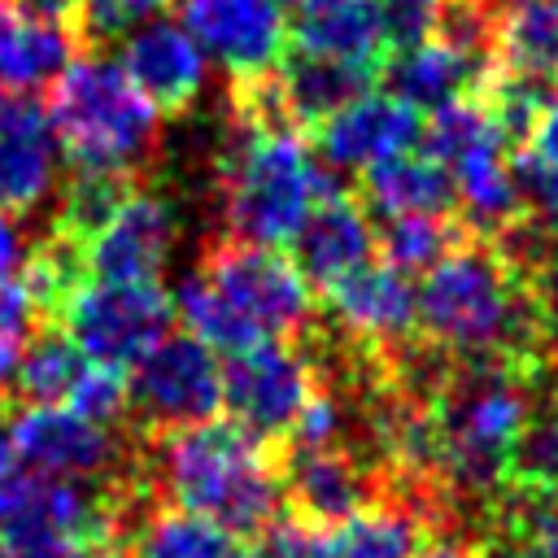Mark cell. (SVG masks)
<instances>
[{
    "label": "cell",
    "instance_id": "cell-1",
    "mask_svg": "<svg viewBox=\"0 0 558 558\" xmlns=\"http://www.w3.org/2000/svg\"><path fill=\"white\" fill-rule=\"evenodd\" d=\"M414 305L418 336L453 357H514L554 371L536 288L493 240H462L423 275Z\"/></svg>",
    "mask_w": 558,
    "mask_h": 558
},
{
    "label": "cell",
    "instance_id": "cell-2",
    "mask_svg": "<svg viewBox=\"0 0 558 558\" xmlns=\"http://www.w3.org/2000/svg\"><path fill=\"white\" fill-rule=\"evenodd\" d=\"M140 475L144 488L161 497V506L201 514L235 541L257 536L283 519L279 449L253 440L235 423L209 418L148 436Z\"/></svg>",
    "mask_w": 558,
    "mask_h": 558
},
{
    "label": "cell",
    "instance_id": "cell-3",
    "mask_svg": "<svg viewBox=\"0 0 558 558\" xmlns=\"http://www.w3.org/2000/svg\"><path fill=\"white\" fill-rule=\"evenodd\" d=\"M549 371L514 357H453L432 397L436 423V484L453 497L493 501L527 427L532 401Z\"/></svg>",
    "mask_w": 558,
    "mask_h": 558
},
{
    "label": "cell",
    "instance_id": "cell-4",
    "mask_svg": "<svg viewBox=\"0 0 558 558\" xmlns=\"http://www.w3.org/2000/svg\"><path fill=\"white\" fill-rule=\"evenodd\" d=\"M214 187L222 205L227 235L248 244H292L318 196L349 192L323 161L310 157L305 135H253L235 122L214 148Z\"/></svg>",
    "mask_w": 558,
    "mask_h": 558
},
{
    "label": "cell",
    "instance_id": "cell-5",
    "mask_svg": "<svg viewBox=\"0 0 558 558\" xmlns=\"http://www.w3.org/2000/svg\"><path fill=\"white\" fill-rule=\"evenodd\" d=\"M44 118L74 170L144 174L161 144V113L105 52H78L44 87Z\"/></svg>",
    "mask_w": 558,
    "mask_h": 558
},
{
    "label": "cell",
    "instance_id": "cell-6",
    "mask_svg": "<svg viewBox=\"0 0 558 558\" xmlns=\"http://www.w3.org/2000/svg\"><path fill=\"white\" fill-rule=\"evenodd\" d=\"M205 283H214L240 314H248L270 340H305L318 323V301L292 257L266 244H248L235 235H209L201 248Z\"/></svg>",
    "mask_w": 558,
    "mask_h": 558
},
{
    "label": "cell",
    "instance_id": "cell-7",
    "mask_svg": "<svg viewBox=\"0 0 558 558\" xmlns=\"http://www.w3.org/2000/svg\"><path fill=\"white\" fill-rule=\"evenodd\" d=\"M9 458L26 475L48 480H87V484H122L140 480V462L131 466L126 436L118 427H100L65 405H22L9 423Z\"/></svg>",
    "mask_w": 558,
    "mask_h": 558
},
{
    "label": "cell",
    "instance_id": "cell-8",
    "mask_svg": "<svg viewBox=\"0 0 558 558\" xmlns=\"http://www.w3.org/2000/svg\"><path fill=\"white\" fill-rule=\"evenodd\" d=\"M174 323V296L161 283H83L61 314V327L100 366L131 371Z\"/></svg>",
    "mask_w": 558,
    "mask_h": 558
},
{
    "label": "cell",
    "instance_id": "cell-9",
    "mask_svg": "<svg viewBox=\"0 0 558 558\" xmlns=\"http://www.w3.org/2000/svg\"><path fill=\"white\" fill-rule=\"evenodd\" d=\"M314 388V362L292 340H262L222 362V405L231 423L270 449L288 440Z\"/></svg>",
    "mask_w": 558,
    "mask_h": 558
},
{
    "label": "cell",
    "instance_id": "cell-10",
    "mask_svg": "<svg viewBox=\"0 0 558 558\" xmlns=\"http://www.w3.org/2000/svg\"><path fill=\"white\" fill-rule=\"evenodd\" d=\"M135 432L161 436L192 423H209L222 405V366L192 336H166L144 362L126 371Z\"/></svg>",
    "mask_w": 558,
    "mask_h": 558
},
{
    "label": "cell",
    "instance_id": "cell-11",
    "mask_svg": "<svg viewBox=\"0 0 558 558\" xmlns=\"http://www.w3.org/2000/svg\"><path fill=\"white\" fill-rule=\"evenodd\" d=\"M279 475H283V506L292 519L314 527H344L353 514L375 506L379 493V466L357 453L353 445H327V449H279Z\"/></svg>",
    "mask_w": 558,
    "mask_h": 558
},
{
    "label": "cell",
    "instance_id": "cell-12",
    "mask_svg": "<svg viewBox=\"0 0 558 558\" xmlns=\"http://www.w3.org/2000/svg\"><path fill=\"white\" fill-rule=\"evenodd\" d=\"M179 26L227 78L279 70L288 57V9L279 0H179Z\"/></svg>",
    "mask_w": 558,
    "mask_h": 558
},
{
    "label": "cell",
    "instance_id": "cell-13",
    "mask_svg": "<svg viewBox=\"0 0 558 558\" xmlns=\"http://www.w3.org/2000/svg\"><path fill=\"white\" fill-rule=\"evenodd\" d=\"M179 235L174 205L148 183L122 205V214L83 248L87 283H157Z\"/></svg>",
    "mask_w": 558,
    "mask_h": 558
},
{
    "label": "cell",
    "instance_id": "cell-14",
    "mask_svg": "<svg viewBox=\"0 0 558 558\" xmlns=\"http://www.w3.org/2000/svg\"><path fill=\"white\" fill-rule=\"evenodd\" d=\"M323 166L336 170H371L388 157H401L423 144V113L397 100L392 92H366L340 113H331L323 126L310 131Z\"/></svg>",
    "mask_w": 558,
    "mask_h": 558
},
{
    "label": "cell",
    "instance_id": "cell-15",
    "mask_svg": "<svg viewBox=\"0 0 558 558\" xmlns=\"http://www.w3.org/2000/svg\"><path fill=\"white\" fill-rule=\"evenodd\" d=\"M318 296H323L327 323L371 349H388L418 331V305H414L410 275L392 270L379 257H371L366 266H357L353 275H344Z\"/></svg>",
    "mask_w": 558,
    "mask_h": 558
},
{
    "label": "cell",
    "instance_id": "cell-16",
    "mask_svg": "<svg viewBox=\"0 0 558 558\" xmlns=\"http://www.w3.org/2000/svg\"><path fill=\"white\" fill-rule=\"evenodd\" d=\"M371 257H379L375 227H371V214L357 205L353 187L336 196H318L301 231L292 235V266L301 270L310 292H327Z\"/></svg>",
    "mask_w": 558,
    "mask_h": 558
},
{
    "label": "cell",
    "instance_id": "cell-17",
    "mask_svg": "<svg viewBox=\"0 0 558 558\" xmlns=\"http://www.w3.org/2000/svg\"><path fill=\"white\" fill-rule=\"evenodd\" d=\"M57 183V135L44 105L0 92V214L17 218L48 201Z\"/></svg>",
    "mask_w": 558,
    "mask_h": 558
},
{
    "label": "cell",
    "instance_id": "cell-18",
    "mask_svg": "<svg viewBox=\"0 0 558 558\" xmlns=\"http://www.w3.org/2000/svg\"><path fill=\"white\" fill-rule=\"evenodd\" d=\"M288 48L375 70L392 61L384 39L379 0H288Z\"/></svg>",
    "mask_w": 558,
    "mask_h": 558
},
{
    "label": "cell",
    "instance_id": "cell-19",
    "mask_svg": "<svg viewBox=\"0 0 558 558\" xmlns=\"http://www.w3.org/2000/svg\"><path fill=\"white\" fill-rule=\"evenodd\" d=\"M118 65L144 92V100L166 118H183L205 83V52L192 44V35L179 22H161V17L144 22L126 39Z\"/></svg>",
    "mask_w": 558,
    "mask_h": 558
},
{
    "label": "cell",
    "instance_id": "cell-20",
    "mask_svg": "<svg viewBox=\"0 0 558 558\" xmlns=\"http://www.w3.org/2000/svg\"><path fill=\"white\" fill-rule=\"evenodd\" d=\"M488 57H475V52H462L445 39H423L418 48H405L397 52L388 65H384V78L392 87L397 100H405L410 109L418 113H436L445 109L449 100H462V96H475L484 74H488Z\"/></svg>",
    "mask_w": 558,
    "mask_h": 558
},
{
    "label": "cell",
    "instance_id": "cell-21",
    "mask_svg": "<svg viewBox=\"0 0 558 558\" xmlns=\"http://www.w3.org/2000/svg\"><path fill=\"white\" fill-rule=\"evenodd\" d=\"M353 196L366 214L414 218V214H458L453 174L427 153L388 157L353 179Z\"/></svg>",
    "mask_w": 558,
    "mask_h": 558
},
{
    "label": "cell",
    "instance_id": "cell-22",
    "mask_svg": "<svg viewBox=\"0 0 558 558\" xmlns=\"http://www.w3.org/2000/svg\"><path fill=\"white\" fill-rule=\"evenodd\" d=\"M375 83H379L375 70H362V65H349V61L310 57V52H296V48H288V57L279 61V92H283L288 118H292V126L301 135H310L331 113H340L344 105L366 96Z\"/></svg>",
    "mask_w": 558,
    "mask_h": 558
},
{
    "label": "cell",
    "instance_id": "cell-23",
    "mask_svg": "<svg viewBox=\"0 0 558 558\" xmlns=\"http://www.w3.org/2000/svg\"><path fill=\"white\" fill-rule=\"evenodd\" d=\"M74 57L78 48L70 26L35 22L0 0V92L31 96L35 87H48Z\"/></svg>",
    "mask_w": 558,
    "mask_h": 558
},
{
    "label": "cell",
    "instance_id": "cell-24",
    "mask_svg": "<svg viewBox=\"0 0 558 558\" xmlns=\"http://www.w3.org/2000/svg\"><path fill=\"white\" fill-rule=\"evenodd\" d=\"M240 554L244 545L231 532L174 506L140 510L122 545V558H240Z\"/></svg>",
    "mask_w": 558,
    "mask_h": 558
},
{
    "label": "cell",
    "instance_id": "cell-25",
    "mask_svg": "<svg viewBox=\"0 0 558 558\" xmlns=\"http://www.w3.org/2000/svg\"><path fill=\"white\" fill-rule=\"evenodd\" d=\"M140 187H144V174L135 170H74L57 196L52 231L87 248Z\"/></svg>",
    "mask_w": 558,
    "mask_h": 558
},
{
    "label": "cell",
    "instance_id": "cell-26",
    "mask_svg": "<svg viewBox=\"0 0 558 558\" xmlns=\"http://www.w3.org/2000/svg\"><path fill=\"white\" fill-rule=\"evenodd\" d=\"M493 65L558 83V0H519L497 17Z\"/></svg>",
    "mask_w": 558,
    "mask_h": 558
},
{
    "label": "cell",
    "instance_id": "cell-27",
    "mask_svg": "<svg viewBox=\"0 0 558 558\" xmlns=\"http://www.w3.org/2000/svg\"><path fill=\"white\" fill-rule=\"evenodd\" d=\"M488 558H558V501L506 484L493 497V523L484 541Z\"/></svg>",
    "mask_w": 558,
    "mask_h": 558
},
{
    "label": "cell",
    "instance_id": "cell-28",
    "mask_svg": "<svg viewBox=\"0 0 558 558\" xmlns=\"http://www.w3.org/2000/svg\"><path fill=\"white\" fill-rule=\"evenodd\" d=\"M87 362L92 357H83V349L70 340V331L61 323H39V331L22 349V362L9 379L13 397L22 405H65V397L78 384Z\"/></svg>",
    "mask_w": 558,
    "mask_h": 558
},
{
    "label": "cell",
    "instance_id": "cell-29",
    "mask_svg": "<svg viewBox=\"0 0 558 558\" xmlns=\"http://www.w3.org/2000/svg\"><path fill=\"white\" fill-rule=\"evenodd\" d=\"M423 532V510L410 497H379L362 514H353L344 527H336L340 558H414Z\"/></svg>",
    "mask_w": 558,
    "mask_h": 558
},
{
    "label": "cell",
    "instance_id": "cell-30",
    "mask_svg": "<svg viewBox=\"0 0 558 558\" xmlns=\"http://www.w3.org/2000/svg\"><path fill=\"white\" fill-rule=\"evenodd\" d=\"M174 318L187 327L192 340H201L209 353L218 349V353H227V357H235V353H244V349L270 340L248 314H240V310H235L214 283H205L196 270H192V275L179 283V292H174Z\"/></svg>",
    "mask_w": 558,
    "mask_h": 558
},
{
    "label": "cell",
    "instance_id": "cell-31",
    "mask_svg": "<svg viewBox=\"0 0 558 558\" xmlns=\"http://www.w3.org/2000/svg\"><path fill=\"white\" fill-rule=\"evenodd\" d=\"M471 231L458 214H414V218H388L375 231V253L401 275H427L436 262H445Z\"/></svg>",
    "mask_w": 558,
    "mask_h": 558
},
{
    "label": "cell",
    "instance_id": "cell-32",
    "mask_svg": "<svg viewBox=\"0 0 558 558\" xmlns=\"http://www.w3.org/2000/svg\"><path fill=\"white\" fill-rule=\"evenodd\" d=\"M506 484L536 493L545 501H558V388L536 392Z\"/></svg>",
    "mask_w": 558,
    "mask_h": 558
},
{
    "label": "cell",
    "instance_id": "cell-33",
    "mask_svg": "<svg viewBox=\"0 0 558 558\" xmlns=\"http://www.w3.org/2000/svg\"><path fill=\"white\" fill-rule=\"evenodd\" d=\"M488 140H501V131L493 126L488 109L475 100V96H462V100H449L445 109L432 113V122H423V153L432 161H440L445 170H453L466 153H475L480 144ZM510 148V144H506Z\"/></svg>",
    "mask_w": 558,
    "mask_h": 558
},
{
    "label": "cell",
    "instance_id": "cell-34",
    "mask_svg": "<svg viewBox=\"0 0 558 558\" xmlns=\"http://www.w3.org/2000/svg\"><path fill=\"white\" fill-rule=\"evenodd\" d=\"M166 4H174V0H74L65 26H70L78 52H105L109 44L135 35Z\"/></svg>",
    "mask_w": 558,
    "mask_h": 558
},
{
    "label": "cell",
    "instance_id": "cell-35",
    "mask_svg": "<svg viewBox=\"0 0 558 558\" xmlns=\"http://www.w3.org/2000/svg\"><path fill=\"white\" fill-rule=\"evenodd\" d=\"M65 410L100 423V427H118L122 418H131V388H126V371L118 366H100L87 362L78 384L65 397Z\"/></svg>",
    "mask_w": 558,
    "mask_h": 558
},
{
    "label": "cell",
    "instance_id": "cell-36",
    "mask_svg": "<svg viewBox=\"0 0 558 558\" xmlns=\"http://www.w3.org/2000/svg\"><path fill=\"white\" fill-rule=\"evenodd\" d=\"M510 179H514L523 218L545 227V231H558V166L536 157L532 148H514L510 153Z\"/></svg>",
    "mask_w": 558,
    "mask_h": 558
},
{
    "label": "cell",
    "instance_id": "cell-37",
    "mask_svg": "<svg viewBox=\"0 0 558 558\" xmlns=\"http://www.w3.org/2000/svg\"><path fill=\"white\" fill-rule=\"evenodd\" d=\"M240 558H340V549H336V532L288 514V519H275L266 532H257Z\"/></svg>",
    "mask_w": 558,
    "mask_h": 558
},
{
    "label": "cell",
    "instance_id": "cell-38",
    "mask_svg": "<svg viewBox=\"0 0 558 558\" xmlns=\"http://www.w3.org/2000/svg\"><path fill=\"white\" fill-rule=\"evenodd\" d=\"M39 310L31 305L26 288L17 279L0 283V384L13 379L17 362H22V349L31 344V336L39 331Z\"/></svg>",
    "mask_w": 558,
    "mask_h": 558
},
{
    "label": "cell",
    "instance_id": "cell-39",
    "mask_svg": "<svg viewBox=\"0 0 558 558\" xmlns=\"http://www.w3.org/2000/svg\"><path fill=\"white\" fill-rule=\"evenodd\" d=\"M379 22H384V39L397 57L436 35L440 0H379Z\"/></svg>",
    "mask_w": 558,
    "mask_h": 558
},
{
    "label": "cell",
    "instance_id": "cell-40",
    "mask_svg": "<svg viewBox=\"0 0 558 558\" xmlns=\"http://www.w3.org/2000/svg\"><path fill=\"white\" fill-rule=\"evenodd\" d=\"M22 262H26V244H22V231H17V222H13L9 214H0V283L17 279Z\"/></svg>",
    "mask_w": 558,
    "mask_h": 558
},
{
    "label": "cell",
    "instance_id": "cell-41",
    "mask_svg": "<svg viewBox=\"0 0 558 558\" xmlns=\"http://www.w3.org/2000/svg\"><path fill=\"white\" fill-rule=\"evenodd\" d=\"M527 148H532L536 157H545V161H554V166H558V96L545 105V113H541V122H536V131H532V140H527Z\"/></svg>",
    "mask_w": 558,
    "mask_h": 558
},
{
    "label": "cell",
    "instance_id": "cell-42",
    "mask_svg": "<svg viewBox=\"0 0 558 558\" xmlns=\"http://www.w3.org/2000/svg\"><path fill=\"white\" fill-rule=\"evenodd\" d=\"M414 558H488V554H484V545L462 541V536H427Z\"/></svg>",
    "mask_w": 558,
    "mask_h": 558
},
{
    "label": "cell",
    "instance_id": "cell-43",
    "mask_svg": "<svg viewBox=\"0 0 558 558\" xmlns=\"http://www.w3.org/2000/svg\"><path fill=\"white\" fill-rule=\"evenodd\" d=\"M9 4L22 9L35 22H57V26H65L70 22V9H74V0H9Z\"/></svg>",
    "mask_w": 558,
    "mask_h": 558
},
{
    "label": "cell",
    "instance_id": "cell-44",
    "mask_svg": "<svg viewBox=\"0 0 558 558\" xmlns=\"http://www.w3.org/2000/svg\"><path fill=\"white\" fill-rule=\"evenodd\" d=\"M17 475V466H13V458H9V445H4V436H0V497H4V488H9V480Z\"/></svg>",
    "mask_w": 558,
    "mask_h": 558
},
{
    "label": "cell",
    "instance_id": "cell-45",
    "mask_svg": "<svg viewBox=\"0 0 558 558\" xmlns=\"http://www.w3.org/2000/svg\"><path fill=\"white\" fill-rule=\"evenodd\" d=\"M480 4H484V9H493V13L501 17V13H506V9H514L519 0H480Z\"/></svg>",
    "mask_w": 558,
    "mask_h": 558
},
{
    "label": "cell",
    "instance_id": "cell-46",
    "mask_svg": "<svg viewBox=\"0 0 558 558\" xmlns=\"http://www.w3.org/2000/svg\"><path fill=\"white\" fill-rule=\"evenodd\" d=\"M4 410H9V397H4V388H0V418H4Z\"/></svg>",
    "mask_w": 558,
    "mask_h": 558
},
{
    "label": "cell",
    "instance_id": "cell-47",
    "mask_svg": "<svg viewBox=\"0 0 558 558\" xmlns=\"http://www.w3.org/2000/svg\"><path fill=\"white\" fill-rule=\"evenodd\" d=\"M0 558H9V549H4V545H0Z\"/></svg>",
    "mask_w": 558,
    "mask_h": 558
}]
</instances>
